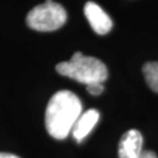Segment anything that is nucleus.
<instances>
[{
  "label": "nucleus",
  "mask_w": 158,
  "mask_h": 158,
  "mask_svg": "<svg viewBox=\"0 0 158 158\" xmlns=\"http://www.w3.org/2000/svg\"><path fill=\"white\" fill-rule=\"evenodd\" d=\"M81 114L82 103L77 96L69 90L57 91L46 108V129L52 137L64 139L72 132Z\"/></svg>",
  "instance_id": "1"
},
{
  "label": "nucleus",
  "mask_w": 158,
  "mask_h": 158,
  "mask_svg": "<svg viewBox=\"0 0 158 158\" xmlns=\"http://www.w3.org/2000/svg\"><path fill=\"white\" fill-rule=\"evenodd\" d=\"M56 72L85 85L103 83L108 77V69L101 60L93 56H85L80 52L74 53L69 61L57 63Z\"/></svg>",
  "instance_id": "2"
},
{
  "label": "nucleus",
  "mask_w": 158,
  "mask_h": 158,
  "mask_svg": "<svg viewBox=\"0 0 158 158\" xmlns=\"http://www.w3.org/2000/svg\"><path fill=\"white\" fill-rule=\"evenodd\" d=\"M67 20L66 10L53 0H46L44 4L31 10L26 23L32 29L39 32H52L62 27Z\"/></svg>",
  "instance_id": "3"
},
{
  "label": "nucleus",
  "mask_w": 158,
  "mask_h": 158,
  "mask_svg": "<svg viewBox=\"0 0 158 158\" xmlns=\"http://www.w3.org/2000/svg\"><path fill=\"white\" fill-rule=\"evenodd\" d=\"M85 14L90 23L91 28L97 34L104 35V34L109 33L113 28V21H111L110 17L95 2L88 1L85 4Z\"/></svg>",
  "instance_id": "4"
},
{
  "label": "nucleus",
  "mask_w": 158,
  "mask_h": 158,
  "mask_svg": "<svg viewBox=\"0 0 158 158\" xmlns=\"http://www.w3.org/2000/svg\"><path fill=\"white\" fill-rule=\"evenodd\" d=\"M143 153V137L138 130L131 129L122 136L118 144L119 158H139Z\"/></svg>",
  "instance_id": "5"
},
{
  "label": "nucleus",
  "mask_w": 158,
  "mask_h": 158,
  "mask_svg": "<svg viewBox=\"0 0 158 158\" xmlns=\"http://www.w3.org/2000/svg\"><path fill=\"white\" fill-rule=\"evenodd\" d=\"M100 119V113L96 109H89L85 113L81 114L76 123L74 125L73 136L77 142L83 141L87 136L90 134V131L94 129V127Z\"/></svg>",
  "instance_id": "6"
},
{
  "label": "nucleus",
  "mask_w": 158,
  "mask_h": 158,
  "mask_svg": "<svg viewBox=\"0 0 158 158\" xmlns=\"http://www.w3.org/2000/svg\"><path fill=\"white\" fill-rule=\"evenodd\" d=\"M143 74L148 85L158 93V62H147L143 66Z\"/></svg>",
  "instance_id": "7"
},
{
  "label": "nucleus",
  "mask_w": 158,
  "mask_h": 158,
  "mask_svg": "<svg viewBox=\"0 0 158 158\" xmlns=\"http://www.w3.org/2000/svg\"><path fill=\"white\" fill-rule=\"evenodd\" d=\"M87 90L91 95H100L104 90V87L102 83H90L87 85Z\"/></svg>",
  "instance_id": "8"
},
{
  "label": "nucleus",
  "mask_w": 158,
  "mask_h": 158,
  "mask_svg": "<svg viewBox=\"0 0 158 158\" xmlns=\"http://www.w3.org/2000/svg\"><path fill=\"white\" fill-rule=\"evenodd\" d=\"M139 158H157V155L152 151H143L142 156Z\"/></svg>",
  "instance_id": "9"
},
{
  "label": "nucleus",
  "mask_w": 158,
  "mask_h": 158,
  "mask_svg": "<svg viewBox=\"0 0 158 158\" xmlns=\"http://www.w3.org/2000/svg\"><path fill=\"white\" fill-rule=\"evenodd\" d=\"M0 158H20L13 155V153H6V152H0Z\"/></svg>",
  "instance_id": "10"
}]
</instances>
